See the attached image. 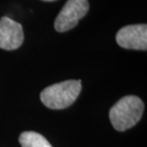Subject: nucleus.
Here are the masks:
<instances>
[{
	"instance_id": "obj_4",
	"label": "nucleus",
	"mask_w": 147,
	"mask_h": 147,
	"mask_svg": "<svg viewBox=\"0 0 147 147\" xmlns=\"http://www.w3.org/2000/svg\"><path fill=\"white\" fill-rule=\"evenodd\" d=\"M117 44L124 49L147 50V26L145 24L128 25L117 32Z\"/></svg>"
},
{
	"instance_id": "obj_3",
	"label": "nucleus",
	"mask_w": 147,
	"mask_h": 147,
	"mask_svg": "<svg viewBox=\"0 0 147 147\" xmlns=\"http://www.w3.org/2000/svg\"><path fill=\"white\" fill-rule=\"evenodd\" d=\"M89 10L88 0H68L55 21V29L59 33L75 28Z\"/></svg>"
},
{
	"instance_id": "obj_1",
	"label": "nucleus",
	"mask_w": 147,
	"mask_h": 147,
	"mask_svg": "<svg viewBox=\"0 0 147 147\" xmlns=\"http://www.w3.org/2000/svg\"><path fill=\"white\" fill-rule=\"evenodd\" d=\"M144 104L139 96H127L119 99L110 110V120L117 131H125L140 121Z\"/></svg>"
},
{
	"instance_id": "obj_5",
	"label": "nucleus",
	"mask_w": 147,
	"mask_h": 147,
	"mask_svg": "<svg viewBox=\"0 0 147 147\" xmlns=\"http://www.w3.org/2000/svg\"><path fill=\"white\" fill-rule=\"evenodd\" d=\"M24 34L21 24L10 17L3 16L0 19V48L11 51L22 45Z\"/></svg>"
},
{
	"instance_id": "obj_2",
	"label": "nucleus",
	"mask_w": 147,
	"mask_h": 147,
	"mask_svg": "<svg viewBox=\"0 0 147 147\" xmlns=\"http://www.w3.org/2000/svg\"><path fill=\"white\" fill-rule=\"evenodd\" d=\"M80 91V80H66L45 88L40 94V98L50 109H64L75 102Z\"/></svg>"
},
{
	"instance_id": "obj_6",
	"label": "nucleus",
	"mask_w": 147,
	"mask_h": 147,
	"mask_svg": "<svg viewBox=\"0 0 147 147\" xmlns=\"http://www.w3.org/2000/svg\"><path fill=\"white\" fill-rule=\"evenodd\" d=\"M22 147H53L42 135L33 131L23 132L19 137Z\"/></svg>"
},
{
	"instance_id": "obj_7",
	"label": "nucleus",
	"mask_w": 147,
	"mask_h": 147,
	"mask_svg": "<svg viewBox=\"0 0 147 147\" xmlns=\"http://www.w3.org/2000/svg\"><path fill=\"white\" fill-rule=\"evenodd\" d=\"M44 1H55V0H44Z\"/></svg>"
}]
</instances>
